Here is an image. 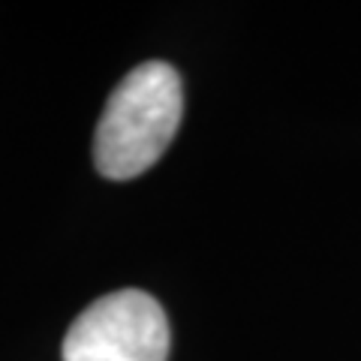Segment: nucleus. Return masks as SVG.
<instances>
[{
  "mask_svg": "<svg viewBox=\"0 0 361 361\" xmlns=\"http://www.w3.org/2000/svg\"><path fill=\"white\" fill-rule=\"evenodd\" d=\"M184 118V85L166 61L139 63L111 90L94 135L97 172L109 180L145 175L166 154Z\"/></svg>",
  "mask_w": 361,
  "mask_h": 361,
  "instance_id": "nucleus-1",
  "label": "nucleus"
},
{
  "mask_svg": "<svg viewBox=\"0 0 361 361\" xmlns=\"http://www.w3.org/2000/svg\"><path fill=\"white\" fill-rule=\"evenodd\" d=\"M63 361H166L169 319L142 289L97 298L75 316L61 346Z\"/></svg>",
  "mask_w": 361,
  "mask_h": 361,
  "instance_id": "nucleus-2",
  "label": "nucleus"
}]
</instances>
